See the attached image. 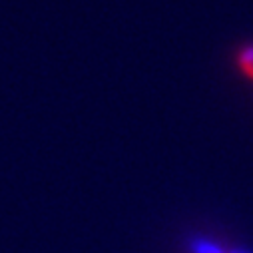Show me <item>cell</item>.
<instances>
[{
  "label": "cell",
  "instance_id": "2",
  "mask_svg": "<svg viewBox=\"0 0 253 253\" xmlns=\"http://www.w3.org/2000/svg\"><path fill=\"white\" fill-rule=\"evenodd\" d=\"M239 68L241 72L253 80V46H245L239 52Z\"/></svg>",
  "mask_w": 253,
  "mask_h": 253
},
{
  "label": "cell",
  "instance_id": "1",
  "mask_svg": "<svg viewBox=\"0 0 253 253\" xmlns=\"http://www.w3.org/2000/svg\"><path fill=\"white\" fill-rule=\"evenodd\" d=\"M189 251L192 253H225L227 249H223L219 243H213L211 239H194L189 243Z\"/></svg>",
  "mask_w": 253,
  "mask_h": 253
},
{
  "label": "cell",
  "instance_id": "3",
  "mask_svg": "<svg viewBox=\"0 0 253 253\" xmlns=\"http://www.w3.org/2000/svg\"><path fill=\"white\" fill-rule=\"evenodd\" d=\"M225 253H251L247 249H231V251H225Z\"/></svg>",
  "mask_w": 253,
  "mask_h": 253
}]
</instances>
